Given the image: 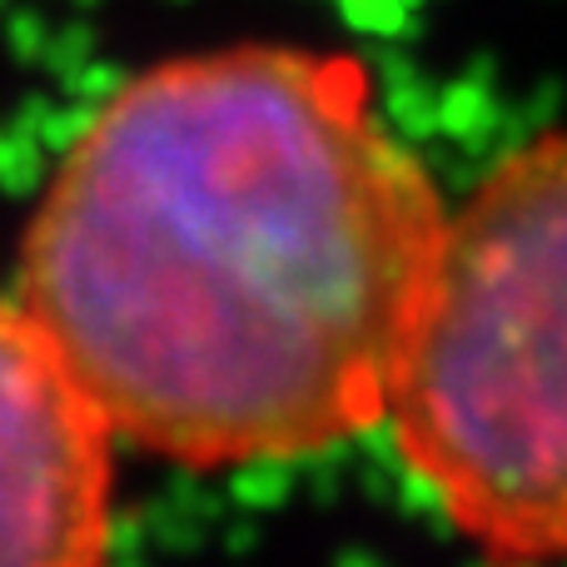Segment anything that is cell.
<instances>
[{
	"label": "cell",
	"instance_id": "obj_1",
	"mask_svg": "<svg viewBox=\"0 0 567 567\" xmlns=\"http://www.w3.org/2000/svg\"><path fill=\"white\" fill-rule=\"evenodd\" d=\"M443 225L359 60L225 45L80 125L16 299L115 443L199 473L293 463L383 423Z\"/></svg>",
	"mask_w": 567,
	"mask_h": 567
},
{
	"label": "cell",
	"instance_id": "obj_3",
	"mask_svg": "<svg viewBox=\"0 0 567 567\" xmlns=\"http://www.w3.org/2000/svg\"><path fill=\"white\" fill-rule=\"evenodd\" d=\"M115 433L55 343L0 293V567H105Z\"/></svg>",
	"mask_w": 567,
	"mask_h": 567
},
{
	"label": "cell",
	"instance_id": "obj_2",
	"mask_svg": "<svg viewBox=\"0 0 567 567\" xmlns=\"http://www.w3.org/2000/svg\"><path fill=\"white\" fill-rule=\"evenodd\" d=\"M383 423L488 567H567V130L449 215Z\"/></svg>",
	"mask_w": 567,
	"mask_h": 567
}]
</instances>
